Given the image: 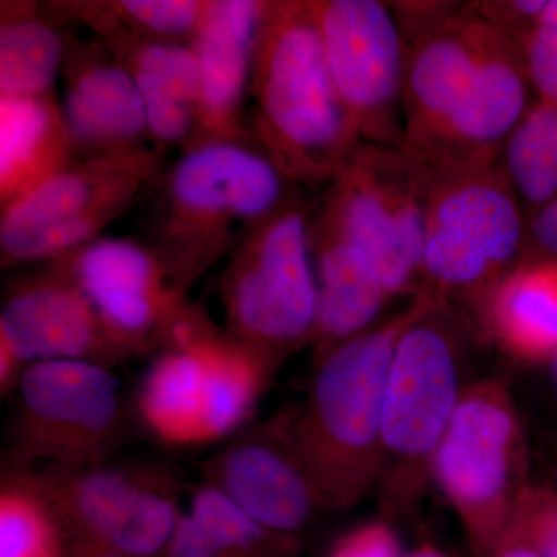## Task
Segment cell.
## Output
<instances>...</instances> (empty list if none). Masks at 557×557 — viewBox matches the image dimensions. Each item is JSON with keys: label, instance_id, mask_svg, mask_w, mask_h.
Returning <instances> with one entry per match:
<instances>
[{"label": "cell", "instance_id": "4", "mask_svg": "<svg viewBox=\"0 0 557 557\" xmlns=\"http://www.w3.org/2000/svg\"><path fill=\"white\" fill-rule=\"evenodd\" d=\"M426 166L421 274L442 293L491 288L523 242L522 214L493 161Z\"/></svg>", "mask_w": 557, "mask_h": 557}, {"label": "cell", "instance_id": "23", "mask_svg": "<svg viewBox=\"0 0 557 557\" xmlns=\"http://www.w3.org/2000/svg\"><path fill=\"white\" fill-rule=\"evenodd\" d=\"M486 327L505 351L522 359L557 355V260L509 271L486 293Z\"/></svg>", "mask_w": 557, "mask_h": 557}, {"label": "cell", "instance_id": "18", "mask_svg": "<svg viewBox=\"0 0 557 557\" xmlns=\"http://www.w3.org/2000/svg\"><path fill=\"white\" fill-rule=\"evenodd\" d=\"M267 3H205L193 50L199 65L197 143L239 141L242 106L251 84Z\"/></svg>", "mask_w": 557, "mask_h": 557}, {"label": "cell", "instance_id": "2", "mask_svg": "<svg viewBox=\"0 0 557 557\" xmlns=\"http://www.w3.org/2000/svg\"><path fill=\"white\" fill-rule=\"evenodd\" d=\"M249 89L260 138L282 174L335 178L359 134L333 83L314 2L267 3Z\"/></svg>", "mask_w": 557, "mask_h": 557}, {"label": "cell", "instance_id": "29", "mask_svg": "<svg viewBox=\"0 0 557 557\" xmlns=\"http://www.w3.org/2000/svg\"><path fill=\"white\" fill-rule=\"evenodd\" d=\"M205 3L190 0H124L116 3L124 20L132 22L149 39L172 40L194 38Z\"/></svg>", "mask_w": 557, "mask_h": 557}, {"label": "cell", "instance_id": "37", "mask_svg": "<svg viewBox=\"0 0 557 557\" xmlns=\"http://www.w3.org/2000/svg\"><path fill=\"white\" fill-rule=\"evenodd\" d=\"M553 379H555V384L557 387V355L555 357V362H553Z\"/></svg>", "mask_w": 557, "mask_h": 557}, {"label": "cell", "instance_id": "11", "mask_svg": "<svg viewBox=\"0 0 557 557\" xmlns=\"http://www.w3.org/2000/svg\"><path fill=\"white\" fill-rule=\"evenodd\" d=\"M461 394L460 346L434 293L428 309L398 339L384 391L383 472L388 483L397 479L399 494L418 485L424 467L431 471Z\"/></svg>", "mask_w": 557, "mask_h": 557}, {"label": "cell", "instance_id": "9", "mask_svg": "<svg viewBox=\"0 0 557 557\" xmlns=\"http://www.w3.org/2000/svg\"><path fill=\"white\" fill-rule=\"evenodd\" d=\"M520 461L522 432L504 384L487 380L465 388L431 474L456 508L475 557H485L511 522L522 493Z\"/></svg>", "mask_w": 557, "mask_h": 557}, {"label": "cell", "instance_id": "34", "mask_svg": "<svg viewBox=\"0 0 557 557\" xmlns=\"http://www.w3.org/2000/svg\"><path fill=\"white\" fill-rule=\"evenodd\" d=\"M485 557H542L530 541L515 527L508 525Z\"/></svg>", "mask_w": 557, "mask_h": 557}, {"label": "cell", "instance_id": "19", "mask_svg": "<svg viewBox=\"0 0 557 557\" xmlns=\"http://www.w3.org/2000/svg\"><path fill=\"white\" fill-rule=\"evenodd\" d=\"M527 64L516 44L507 35L502 36L483 62L468 97L421 161L428 166L493 161L502 143L507 141L530 109Z\"/></svg>", "mask_w": 557, "mask_h": 557}, {"label": "cell", "instance_id": "33", "mask_svg": "<svg viewBox=\"0 0 557 557\" xmlns=\"http://www.w3.org/2000/svg\"><path fill=\"white\" fill-rule=\"evenodd\" d=\"M530 234L545 259L557 260V196L537 209L531 220Z\"/></svg>", "mask_w": 557, "mask_h": 557}, {"label": "cell", "instance_id": "1", "mask_svg": "<svg viewBox=\"0 0 557 557\" xmlns=\"http://www.w3.org/2000/svg\"><path fill=\"white\" fill-rule=\"evenodd\" d=\"M432 298L429 289L420 293L386 324L322 355L302 405L278 416L325 509L354 507L383 474L381 417L388 370L398 339Z\"/></svg>", "mask_w": 557, "mask_h": 557}, {"label": "cell", "instance_id": "21", "mask_svg": "<svg viewBox=\"0 0 557 557\" xmlns=\"http://www.w3.org/2000/svg\"><path fill=\"white\" fill-rule=\"evenodd\" d=\"M75 152L53 97H0L2 211L67 168Z\"/></svg>", "mask_w": 557, "mask_h": 557}, {"label": "cell", "instance_id": "32", "mask_svg": "<svg viewBox=\"0 0 557 557\" xmlns=\"http://www.w3.org/2000/svg\"><path fill=\"white\" fill-rule=\"evenodd\" d=\"M327 557H403L394 528L384 522H368L341 534L330 545Z\"/></svg>", "mask_w": 557, "mask_h": 557}, {"label": "cell", "instance_id": "36", "mask_svg": "<svg viewBox=\"0 0 557 557\" xmlns=\"http://www.w3.org/2000/svg\"><path fill=\"white\" fill-rule=\"evenodd\" d=\"M73 557H121L102 549L86 547V545L73 544Z\"/></svg>", "mask_w": 557, "mask_h": 557}, {"label": "cell", "instance_id": "27", "mask_svg": "<svg viewBox=\"0 0 557 557\" xmlns=\"http://www.w3.org/2000/svg\"><path fill=\"white\" fill-rule=\"evenodd\" d=\"M505 175L531 207L557 196V104L537 102L507 139Z\"/></svg>", "mask_w": 557, "mask_h": 557}, {"label": "cell", "instance_id": "31", "mask_svg": "<svg viewBox=\"0 0 557 557\" xmlns=\"http://www.w3.org/2000/svg\"><path fill=\"white\" fill-rule=\"evenodd\" d=\"M523 42L528 76L541 101L557 104V22L539 21Z\"/></svg>", "mask_w": 557, "mask_h": 557}, {"label": "cell", "instance_id": "3", "mask_svg": "<svg viewBox=\"0 0 557 557\" xmlns=\"http://www.w3.org/2000/svg\"><path fill=\"white\" fill-rule=\"evenodd\" d=\"M278 366L186 306L146 370L135 413L166 448H205L248 428Z\"/></svg>", "mask_w": 557, "mask_h": 557}, {"label": "cell", "instance_id": "14", "mask_svg": "<svg viewBox=\"0 0 557 557\" xmlns=\"http://www.w3.org/2000/svg\"><path fill=\"white\" fill-rule=\"evenodd\" d=\"M135 354L102 321L61 263L13 282L0 313V395L11 397L30 364L75 359L110 370Z\"/></svg>", "mask_w": 557, "mask_h": 557}, {"label": "cell", "instance_id": "28", "mask_svg": "<svg viewBox=\"0 0 557 557\" xmlns=\"http://www.w3.org/2000/svg\"><path fill=\"white\" fill-rule=\"evenodd\" d=\"M188 512L223 557H296L298 539L281 536L256 522L218 487L201 480L189 486Z\"/></svg>", "mask_w": 557, "mask_h": 557}, {"label": "cell", "instance_id": "10", "mask_svg": "<svg viewBox=\"0 0 557 557\" xmlns=\"http://www.w3.org/2000/svg\"><path fill=\"white\" fill-rule=\"evenodd\" d=\"M153 171L156 157L148 150L72 161L3 211L2 265L64 259L97 240Z\"/></svg>", "mask_w": 557, "mask_h": 557}, {"label": "cell", "instance_id": "12", "mask_svg": "<svg viewBox=\"0 0 557 557\" xmlns=\"http://www.w3.org/2000/svg\"><path fill=\"white\" fill-rule=\"evenodd\" d=\"M284 177L269 156L239 141L196 143L168 182V230L186 242L172 259L196 277L212 256L207 242H219L220 231L276 214Z\"/></svg>", "mask_w": 557, "mask_h": 557}, {"label": "cell", "instance_id": "6", "mask_svg": "<svg viewBox=\"0 0 557 557\" xmlns=\"http://www.w3.org/2000/svg\"><path fill=\"white\" fill-rule=\"evenodd\" d=\"M307 219L285 209L256 225L220 282L230 336L278 366L313 339L318 278Z\"/></svg>", "mask_w": 557, "mask_h": 557}, {"label": "cell", "instance_id": "25", "mask_svg": "<svg viewBox=\"0 0 557 557\" xmlns=\"http://www.w3.org/2000/svg\"><path fill=\"white\" fill-rule=\"evenodd\" d=\"M0 557H73V539L32 468L3 465Z\"/></svg>", "mask_w": 557, "mask_h": 557}, {"label": "cell", "instance_id": "16", "mask_svg": "<svg viewBox=\"0 0 557 557\" xmlns=\"http://www.w3.org/2000/svg\"><path fill=\"white\" fill-rule=\"evenodd\" d=\"M200 472L203 482L281 536L298 539L325 509L278 417L242 429L201 461Z\"/></svg>", "mask_w": 557, "mask_h": 557}, {"label": "cell", "instance_id": "35", "mask_svg": "<svg viewBox=\"0 0 557 557\" xmlns=\"http://www.w3.org/2000/svg\"><path fill=\"white\" fill-rule=\"evenodd\" d=\"M403 557H450L448 553L443 552L442 548L435 547L432 544L420 545V547L412 549Z\"/></svg>", "mask_w": 557, "mask_h": 557}, {"label": "cell", "instance_id": "24", "mask_svg": "<svg viewBox=\"0 0 557 557\" xmlns=\"http://www.w3.org/2000/svg\"><path fill=\"white\" fill-rule=\"evenodd\" d=\"M126 54L123 64L145 101L150 134L166 145L185 141L199 123V65L193 47L137 38Z\"/></svg>", "mask_w": 557, "mask_h": 557}, {"label": "cell", "instance_id": "7", "mask_svg": "<svg viewBox=\"0 0 557 557\" xmlns=\"http://www.w3.org/2000/svg\"><path fill=\"white\" fill-rule=\"evenodd\" d=\"M321 228L357 245L388 298L421 273L426 166L409 150L359 145L338 172Z\"/></svg>", "mask_w": 557, "mask_h": 557}, {"label": "cell", "instance_id": "13", "mask_svg": "<svg viewBox=\"0 0 557 557\" xmlns=\"http://www.w3.org/2000/svg\"><path fill=\"white\" fill-rule=\"evenodd\" d=\"M341 101L370 145L405 149L406 50L397 21L376 0L314 2Z\"/></svg>", "mask_w": 557, "mask_h": 557}, {"label": "cell", "instance_id": "26", "mask_svg": "<svg viewBox=\"0 0 557 557\" xmlns=\"http://www.w3.org/2000/svg\"><path fill=\"white\" fill-rule=\"evenodd\" d=\"M65 44L57 28L32 13L3 14L0 97H53Z\"/></svg>", "mask_w": 557, "mask_h": 557}, {"label": "cell", "instance_id": "8", "mask_svg": "<svg viewBox=\"0 0 557 557\" xmlns=\"http://www.w3.org/2000/svg\"><path fill=\"white\" fill-rule=\"evenodd\" d=\"M75 545L121 557H163L177 525L182 479L156 461L35 467Z\"/></svg>", "mask_w": 557, "mask_h": 557}, {"label": "cell", "instance_id": "15", "mask_svg": "<svg viewBox=\"0 0 557 557\" xmlns=\"http://www.w3.org/2000/svg\"><path fill=\"white\" fill-rule=\"evenodd\" d=\"M72 274L110 332L137 355L160 348L188 304L193 278L164 252L123 239H97L57 260Z\"/></svg>", "mask_w": 557, "mask_h": 557}, {"label": "cell", "instance_id": "17", "mask_svg": "<svg viewBox=\"0 0 557 557\" xmlns=\"http://www.w3.org/2000/svg\"><path fill=\"white\" fill-rule=\"evenodd\" d=\"M504 33L485 20L443 21L406 61L405 149L423 159L468 97L487 54Z\"/></svg>", "mask_w": 557, "mask_h": 557}, {"label": "cell", "instance_id": "22", "mask_svg": "<svg viewBox=\"0 0 557 557\" xmlns=\"http://www.w3.org/2000/svg\"><path fill=\"white\" fill-rule=\"evenodd\" d=\"M314 242L318 317L313 339L321 358L364 333L391 298L375 267L357 245L322 230Z\"/></svg>", "mask_w": 557, "mask_h": 557}, {"label": "cell", "instance_id": "30", "mask_svg": "<svg viewBox=\"0 0 557 557\" xmlns=\"http://www.w3.org/2000/svg\"><path fill=\"white\" fill-rule=\"evenodd\" d=\"M509 525L519 530L542 557H557V505L541 491L520 493Z\"/></svg>", "mask_w": 557, "mask_h": 557}, {"label": "cell", "instance_id": "5", "mask_svg": "<svg viewBox=\"0 0 557 557\" xmlns=\"http://www.w3.org/2000/svg\"><path fill=\"white\" fill-rule=\"evenodd\" d=\"M11 397L7 463L14 467L102 463L119 449L129 426L119 379L95 362H35Z\"/></svg>", "mask_w": 557, "mask_h": 557}, {"label": "cell", "instance_id": "20", "mask_svg": "<svg viewBox=\"0 0 557 557\" xmlns=\"http://www.w3.org/2000/svg\"><path fill=\"white\" fill-rule=\"evenodd\" d=\"M65 126L76 152L91 157L139 152L148 134L145 101L131 70L94 57L76 61L65 83Z\"/></svg>", "mask_w": 557, "mask_h": 557}]
</instances>
